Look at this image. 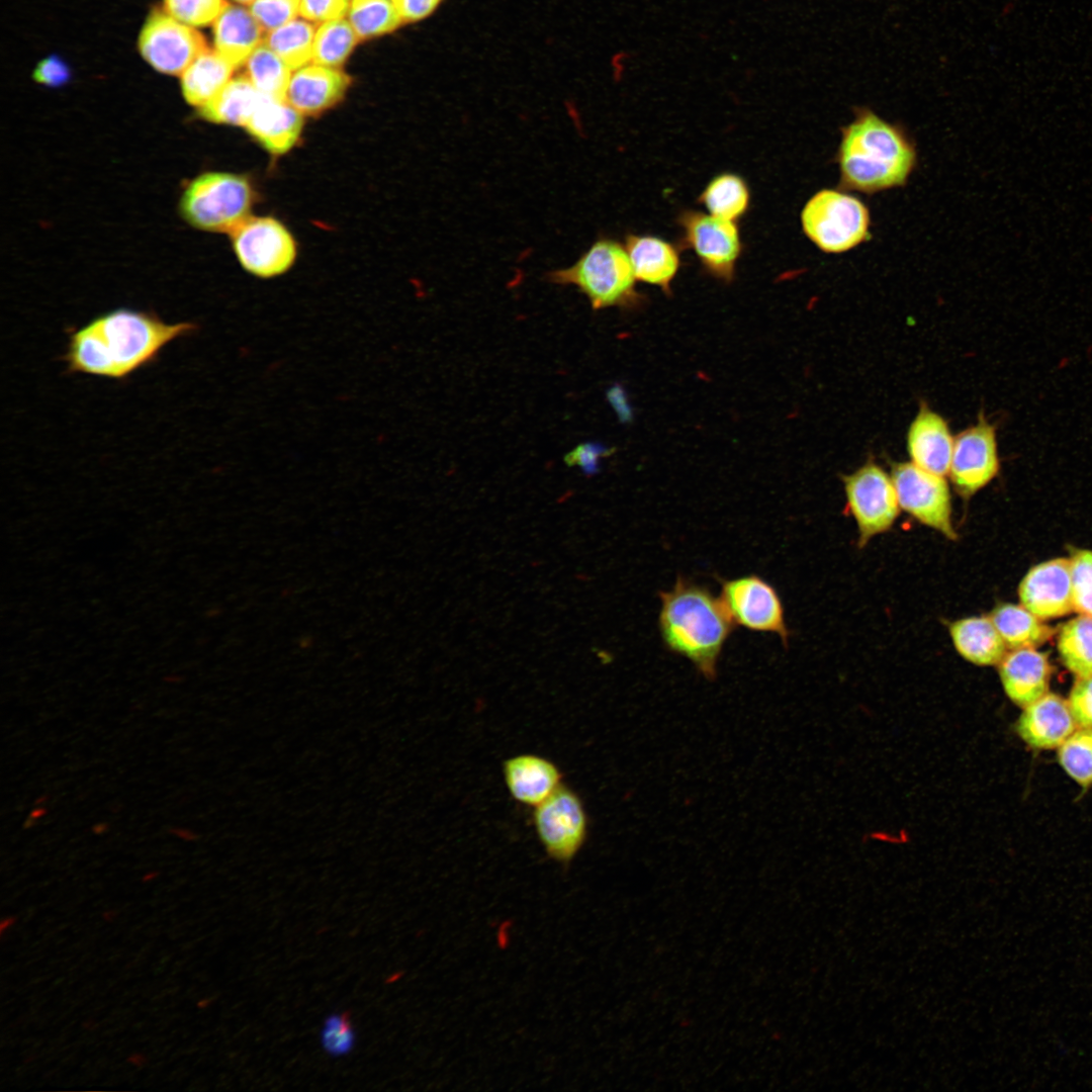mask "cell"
<instances>
[{"label": "cell", "instance_id": "44", "mask_svg": "<svg viewBox=\"0 0 1092 1092\" xmlns=\"http://www.w3.org/2000/svg\"><path fill=\"white\" fill-rule=\"evenodd\" d=\"M126 1062L135 1068H143L148 1060L147 1057L140 1052L132 1053L126 1058Z\"/></svg>", "mask_w": 1092, "mask_h": 1092}, {"label": "cell", "instance_id": "20", "mask_svg": "<svg viewBox=\"0 0 1092 1092\" xmlns=\"http://www.w3.org/2000/svg\"><path fill=\"white\" fill-rule=\"evenodd\" d=\"M998 671L1005 694L1017 706L1024 708L1049 692L1052 666L1035 648L1006 652Z\"/></svg>", "mask_w": 1092, "mask_h": 1092}, {"label": "cell", "instance_id": "13", "mask_svg": "<svg viewBox=\"0 0 1092 1092\" xmlns=\"http://www.w3.org/2000/svg\"><path fill=\"white\" fill-rule=\"evenodd\" d=\"M720 599L735 625L776 634L787 645L790 633L783 603L768 581L756 574L722 580Z\"/></svg>", "mask_w": 1092, "mask_h": 1092}, {"label": "cell", "instance_id": "30", "mask_svg": "<svg viewBox=\"0 0 1092 1092\" xmlns=\"http://www.w3.org/2000/svg\"><path fill=\"white\" fill-rule=\"evenodd\" d=\"M244 66L245 75L261 94L286 100L292 70L269 47L262 42Z\"/></svg>", "mask_w": 1092, "mask_h": 1092}, {"label": "cell", "instance_id": "2", "mask_svg": "<svg viewBox=\"0 0 1092 1092\" xmlns=\"http://www.w3.org/2000/svg\"><path fill=\"white\" fill-rule=\"evenodd\" d=\"M839 188L867 194L904 186L913 172L917 153L912 139L868 108L841 128L836 153Z\"/></svg>", "mask_w": 1092, "mask_h": 1092}, {"label": "cell", "instance_id": "1", "mask_svg": "<svg viewBox=\"0 0 1092 1092\" xmlns=\"http://www.w3.org/2000/svg\"><path fill=\"white\" fill-rule=\"evenodd\" d=\"M196 329L193 323L169 324L154 312L120 307L68 331L62 359L67 373L124 380L153 364L168 344Z\"/></svg>", "mask_w": 1092, "mask_h": 1092}, {"label": "cell", "instance_id": "36", "mask_svg": "<svg viewBox=\"0 0 1092 1092\" xmlns=\"http://www.w3.org/2000/svg\"><path fill=\"white\" fill-rule=\"evenodd\" d=\"M1069 560L1074 612L1092 617V551H1075Z\"/></svg>", "mask_w": 1092, "mask_h": 1092}, {"label": "cell", "instance_id": "47", "mask_svg": "<svg viewBox=\"0 0 1092 1092\" xmlns=\"http://www.w3.org/2000/svg\"><path fill=\"white\" fill-rule=\"evenodd\" d=\"M46 813H47L46 808H42V807L35 808L30 812L28 820H32V821L37 820L40 817H42Z\"/></svg>", "mask_w": 1092, "mask_h": 1092}, {"label": "cell", "instance_id": "49", "mask_svg": "<svg viewBox=\"0 0 1092 1092\" xmlns=\"http://www.w3.org/2000/svg\"><path fill=\"white\" fill-rule=\"evenodd\" d=\"M159 875H160V873L158 871H151V872L145 873L143 875V877H142V882H144V883L151 882V881L155 880L156 878H158Z\"/></svg>", "mask_w": 1092, "mask_h": 1092}, {"label": "cell", "instance_id": "5", "mask_svg": "<svg viewBox=\"0 0 1092 1092\" xmlns=\"http://www.w3.org/2000/svg\"><path fill=\"white\" fill-rule=\"evenodd\" d=\"M253 201V188L244 176L208 172L187 185L179 208L194 228L231 234L250 216Z\"/></svg>", "mask_w": 1092, "mask_h": 1092}, {"label": "cell", "instance_id": "15", "mask_svg": "<svg viewBox=\"0 0 1092 1092\" xmlns=\"http://www.w3.org/2000/svg\"><path fill=\"white\" fill-rule=\"evenodd\" d=\"M1020 603L1041 620L1074 612L1070 560L1056 558L1033 566L1022 578Z\"/></svg>", "mask_w": 1092, "mask_h": 1092}, {"label": "cell", "instance_id": "14", "mask_svg": "<svg viewBox=\"0 0 1092 1092\" xmlns=\"http://www.w3.org/2000/svg\"><path fill=\"white\" fill-rule=\"evenodd\" d=\"M685 242L695 251L705 269L713 276L730 281L741 252L736 223L699 211L679 215Z\"/></svg>", "mask_w": 1092, "mask_h": 1092}, {"label": "cell", "instance_id": "48", "mask_svg": "<svg viewBox=\"0 0 1092 1092\" xmlns=\"http://www.w3.org/2000/svg\"><path fill=\"white\" fill-rule=\"evenodd\" d=\"M101 917L106 922H112L117 917V911L113 909H108L102 913Z\"/></svg>", "mask_w": 1092, "mask_h": 1092}, {"label": "cell", "instance_id": "6", "mask_svg": "<svg viewBox=\"0 0 1092 1092\" xmlns=\"http://www.w3.org/2000/svg\"><path fill=\"white\" fill-rule=\"evenodd\" d=\"M805 235L821 251L847 252L871 237L868 207L857 197L835 189H822L801 213Z\"/></svg>", "mask_w": 1092, "mask_h": 1092}, {"label": "cell", "instance_id": "32", "mask_svg": "<svg viewBox=\"0 0 1092 1092\" xmlns=\"http://www.w3.org/2000/svg\"><path fill=\"white\" fill-rule=\"evenodd\" d=\"M358 40L348 19L339 18L323 22L315 30L311 63L340 68L349 58Z\"/></svg>", "mask_w": 1092, "mask_h": 1092}, {"label": "cell", "instance_id": "39", "mask_svg": "<svg viewBox=\"0 0 1092 1092\" xmlns=\"http://www.w3.org/2000/svg\"><path fill=\"white\" fill-rule=\"evenodd\" d=\"M1067 702L1077 726L1080 728H1091L1092 675L1077 678Z\"/></svg>", "mask_w": 1092, "mask_h": 1092}, {"label": "cell", "instance_id": "26", "mask_svg": "<svg viewBox=\"0 0 1092 1092\" xmlns=\"http://www.w3.org/2000/svg\"><path fill=\"white\" fill-rule=\"evenodd\" d=\"M235 70L215 50L207 49L181 74L185 100L190 105L202 107L233 78Z\"/></svg>", "mask_w": 1092, "mask_h": 1092}, {"label": "cell", "instance_id": "45", "mask_svg": "<svg viewBox=\"0 0 1092 1092\" xmlns=\"http://www.w3.org/2000/svg\"><path fill=\"white\" fill-rule=\"evenodd\" d=\"M170 832H171V834H174V835H176V836H178V837H180L182 839H185V840H194L197 837L194 832H192V831H190L188 829H185V828H176L175 827V828H172L170 830Z\"/></svg>", "mask_w": 1092, "mask_h": 1092}, {"label": "cell", "instance_id": "10", "mask_svg": "<svg viewBox=\"0 0 1092 1092\" xmlns=\"http://www.w3.org/2000/svg\"><path fill=\"white\" fill-rule=\"evenodd\" d=\"M208 49L203 35L171 16L165 9L149 14L139 36L143 58L158 72L180 75Z\"/></svg>", "mask_w": 1092, "mask_h": 1092}, {"label": "cell", "instance_id": "25", "mask_svg": "<svg viewBox=\"0 0 1092 1092\" xmlns=\"http://www.w3.org/2000/svg\"><path fill=\"white\" fill-rule=\"evenodd\" d=\"M263 96L245 74L239 75L198 109L208 121L246 127Z\"/></svg>", "mask_w": 1092, "mask_h": 1092}, {"label": "cell", "instance_id": "41", "mask_svg": "<svg viewBox=\"0 0 1092 1092\" xmlns=\"http://www.w3.org/2000/svg\"><path fill=\"white\" fill-rule=\"evenodd\" d=\"M32 77L34 81L46 86L60 87L70 80L71 71L60 57L51 56L37 64Z\"/></svg>", "mask_w": 1092, "mask_h": 1092}, {"label": "cell", "instance_id": "17", "mask_svg": "<svg viewBox=\"0 0 1092 1092\" xmlns=\"http://www.w3.org/2000/svg\"><path fill=\"white\" fill-rule=\"evenodd\" d=\"M1076 722L1068 702L1048 692L1023 708L1016 723L1019 737L1030 747H1059L1075 730Z\"/></svg>", "mask_w": 1092, "mask_h": 1092}, {"label": "cell", "instance_id": "43", "mask_svg": "<svg viewBox=\"0 0 1092 1092\" xmlns=\"http://www.w3.org/2000/svg\"><path fill=\"white\" fill-rule=\"evenodd\" d=\"M599 448L593 445H582L577 447L566 457V461L571 464H577L592 473L597 468L598 456H600Z\"/></svg>", "mask_w": 1092, "mask_h": 1092}, {"label": "cell", "instance_id": "28", "mask_svg": "<svg viewBox=\"0 0 1092 1092\" xmlns=\"http://www.w3.org/2000/svg\"><path fill=\"white\" fill-rule=\"evenodd\" d=\"M315 30L312 22L295 18L266 32L263 42L295 71L311 62Z\"/></svg>", "mask_w": 1092, "mask_h": 1092}, {"label": "cell", "instance_id": "27", "mask_svg": "<svg viewBox=\"0 0 1092 1092\" xmlns=\"http://www.w3.org/2000/svg\"><path fill=\"white\" fill-rule=\"evenodd\" d=\"M990 619L1009 649L1036 648L1052 636V629L1022 605L1001 604Z\"/></svg>", "mask_w": 1092, "mask_h": 1092}, {"label": "cell", "instance_id": "23", "mask_svg": "<svg viewBox=\"0 0 1092 1092\" xmlns=\"http://www.w3.org/2000/svg\"><path fill=\"white\" fill-rule=\"evenodd\" d=\"M625 248L636 279L669 292L670 283L679 267V257L674 247L656 237L629 235Z\"/></svg>", "mask_w": 1092, "mask_h": 1092}, {"label": "cell", "instance_id": "35", "mask_svg": "<svg viewBox=\"0 0 1092 1092\" xmlns=\"http://www.w3.org/2000/svg\"><path fill=\"white\" fill-rule=\"evenodd\" d=\"M356 1041L357 1034L349 1012H333L325 1018L320 1031V1043L327 1055L333 1058L345 1057L354 1050Z\"/></svg>", "mask_w": 1092, "mask_h": 1092}, {"label": "cell", "instance_id": "12", "mask_svg": "<svg viewBox=\"0 0 1092 1092\" xmlns=\"http://www.w3.org/2000/svg\"><path fill=\"white\" fill-rule=\"evenodd\" d=\"M1000 468L997 425L981 413L954 437L947 474L959 494L970 497L996 478Z\"/></svg>", "mask_w": 1092, "mask_h": 1092}, {"label": "cell", "instance_id": "52", "mask_svg": "<svg viewBox=\"0 0 1092 1092\" xmlns=\"http://www.w3.org/2000/svg\"><path fill=\"white\" fill-rule=\"evenodd\" d=\"M235 1L238 2L239 4H242V5H251L255 0H235Z\"/></svg>", "mask_w": 1092, "mask_h": 1092}, {"label": "cell", "instance_id": "29", "mask_svg": "<svg viewBox=\"0 0 1092 1092\" xmlns=\"http://www.w3.org/2000/svg\"><path fill=\"white\" fill-rule=\"evenodd\" d=\"M1063 664L1077 678L1092 675V617L1080 615L1064 624L1057 638Z\"/></svg>", "mask_w": 1092, "mask_h": 1092}, {"label": "cell", "instance_id": "16", "mask_svg": "<svg viewBox=\"0 0 1092 1092\" xmlns=\"http://www.w3.org/2000/svg\"><path fill=\"white\" fill-rule=\"evenodd\" d=\"M351 83L340 68L307 64L292 73L286 101L302 114L316 115L338 104Z\"/></svg>", "mask_w": 1092, "mask_h": 1092}, {"label": "cell", "instance_id": "8", "mask_svg": "<svg viewBox=\"0 0 1092 1092\" xmlns=\"http://www.w3.org/2000/svg\"><path fill=\"white\" fill-rule=\"evenodd\" d=\"M848 510L858 530V545L888 531L901 510L891 475L875 462H867L842 477Z\"/></svg>", "mask_w": 1092, "mask_h": 1092}, {"label": "cell", "instance_id": "53", "mask_svg": "<svg viewBox=\"0 0 1092 1092\" xmlns=\"http://www.w3.org/2000/svg\"><path fill=\"white\" fill-rule=\"evenodd\" d=\"M46 799H47V796H43V797H41V798L37 799V800H36V802H35V804H40V803H42V802H43V800H46Z\"/></svg>", "mask_w": 1092, "mask_h": 1092}, {"label": "cell", "instance_id": "34", "mask_svg": "<svg viewBox=\"0 0 1092 1092\" xmlns=\"http://www.w3.org/2000/svg\"><path fill=\"white\" fill-rule=\"evenodd\" d=\"M1058 760L1078 785H1092V727L1075 730L1059 747Z\"/></svg>", "mask_w": 1092, "mask_h": 1092}, {"label": "cell", "instance_id": "38", "mask_svg": "<svg viewBox=\"0 0 1092 1092\" xmlns=\"http://www.w3.org/2000/svg\"><path fill=\"white\" fill-rule=\"evenodd\" d=\"M250 11L265 32L278 28L299 14V0H255Z\"/></svg>", "mask_w": 1092, "mask_h": 1092}, {"label": "cell", "instance_id": "51", "mask_svg": "<svg viewBox=\"0 0 1092 1092\" xmlns=\"http://www.w3.org/2000/svg\"><path fill=\"white\" fill-rule=\"evenodd\" d=\"M105 829H106V824H96V825L93 826L94 832L98 833V834L103 832Z\"/></svg>", "mask_w": 1092, "mask_h": 1092}, {"label": "cell", "instance_id": "7", "mask_svg": "<svg viewBox=\"0 0 1092 1092\" xmlns=\"http://www.w3.org/2000/svg\"><path fill=\"white\" fill-rule=\"evenodd\" d=\"M532 822L547 856L569 864L583 847L588 835V816L580 796L562 784L535 806Z\"/></svg>", "mask_w": 1092, "mask_h": 1092}, {"label": "cell", "instance_id": "19", "mask_svg": "<svg viewBox=\"0 0 1092 1092\" xmlns=\"http://www.w3.org/2000/svg\"><path fill=\"white\" fill-rule=\"evenodd\" d=\"M954 437L947 422L921 403L906 437L911 462L927 471L945 475L948 473Z\"/></svg>", "mask_w": 1092, "mask_h": 1092}, {"label": "cell", "instance_id": "22", "mask_svg": "<svg viewBox=\"0 0 1092 1092\" xmlns=\"http://www.w3.org/2000/svg\"><path fill=\"white\" fill-rule=\"evenodd\" d=\"M212 24L214 50L236 69L244 66L266 33L250 9L229 3Z\"/></svg>", "mask_w": 1092, "mask_h": 1092}, {"label": "cell", "instance_id": "24", "mask_svg": "<svg viewBox=\"0 0 1092 1092\" xmlns=\"http://www.w3.org/2000/svg\"><path fill=\"white\" fill-rule=\"evenodd\" d=\"M948 630L957 652L973 664H998L1007 652L990 617L962 618L951 622Z\"/></svg>", "mask_w": 1092, "mask_h": 1092}, {"label": "cell", "instance_id": "40", "mask_svg": "<svg viewBox=\"0 0 1092 1092\" xmlns=\"http://www.w3.org/2000/svg\"><path fill=\"white\" fill-rule=\"evenodd\" d=\"M350 0H299L300 16L310 22L323 23L344 18Z\"/></svg>", "mask_w": 1092, "mask_h": 1092}, {"label": "cell", "instance_id": "42", "mask_svg": "<svg viewBox=\"0 0 1092 1092\" xmlns=\"http://www.w3.org/2000/svg\"><path fill=\"white\" fill-rule=\"evenodd\" d=\"M402 23L420 21L431 15L442 0H391Z\"/></svg>", "mask_w": 1092, "mask_h": 1092}, {"label": "cell", "instance_id": "9", "mask_svg": "<svg viewBox=\"0 0 1092 1092\" xmlns=\"http://www.w3.org/2000/svg\"><path fill=\"white\" fill-rule=\"evenodd\" d=\"M891 477L903 511L945 538L957 540L958 533L951 520V496L944 475L922 469L912 462H895Z\"/></svg>", "mask_w": 1092, "mask_h": 1092}, {"label": "cell", "instance_id": "33", "mask_svg": "<svg viewBox=\"0 0 1092 1092\" xmlns=\"http://www.w3.org/2000/svg\"><path fill=\"white\" fill-rule=\"evenodd\" d=\"M347 15L359 40L389 33L402 23L391 0H350Z\"/></svg>", "mask_w": 1092, "mask_h": 1092}, {"label": "cell", "instance_id": "46", "mask_svg": "<svg viewBox=\"0 0 1092 1092\" xmlns=\"http://www.w3.org/2000/svg\"><path fill=\"white\" fill-rule=\"evenodd\" d=\"M16 921L17 917L14 915H8L3 917L0 922V934L4 935V933L8 929H10L16 923Z\"/></svg>", "mask_w": 1092, "mask_h": 1092}, {"label": "cell", "instance_id": "31", "mask_svg": "<svg viewBox=\"0 0 1092 1092\" xmlns=\"http://www.w3.org/2000/svg\"><path fill=\"white\" fill-rule=\"evenodd\" d=\"M700 200L710 214L735 221L748 207L749 191L741 177L725 173L710 181Z\"/></svg>", "mask_w": 1092, "mask_h": 1092}, {"label": "cell", "instance_id": "18", "mask_svg": "<svg viewBox=\"0 0 1092 1092\" xmlns=\"http://www.w3.org/2000/svg\"><path fill=\"white\" fill-rule=\"evenodd\" d=\"M503 777L511 797L533 808L563 784L559 766L536 753H519L505 759Z\"/></svg>", "mask_w": 1092, "mask_h": 1092}, {"label": "cell", "instance_id": "11", "mask_svg": "<svg viewBox=\"0 0 1092 1092\" xmlns=\"http://www.w3.org/2000/svg\"><path fill=\"white\" fill-rule=\"evenodd\" d=\"M231 236L240 263L256 276L280 275L294 262L296 246L293 237L277 219L249 216Z\"/></svg>", "mask_w": 1092, "mask_h": 1092}, {"label": "cell", "instance_id": "50", "mask_svg": "<svg viewBox=\"0 0 1092 1092\" xmlns=\"http://www.w3.org/2000/svg\"><path fill=\"white\" fill-rule=\"evenodd\" d=\"M82 1026L85 1029L92 1030L96 1027V1023L93 1019H88L82 1023Z\"/></svg>", "mask_w": 1092, "mask_h": 1092}, {"label": "cell", "instance_id": "3", "mask_svg": "<svg viewBox=\"0 0 1092 1092\" xmlns=\"http://www.w3.org/2000/svg\"><path fill=\"white\" fill-rule=\"evenodd\" d=\"M659 598L658 627L665 647L690 660L705 678L715 679L720 654L735 625L721 599L682 577Z\"/></svg>", "mask_w": 1092, "mask_h": 1092}, {"label": "cell", "instance_id": "4", "mask_svg": "<svg viewBox=\"0 0 1092 1092\" xmlns=\"http://www.w3.org/2000/svg\"><path fill=\"white\" fill-rule=\"evenodd\" d=\"M546 278L551 283L576 286L594 309L633 307L640 301L627 250L611 239L596 241L573 265L553 270Z\"/></svg>", "mask_w": 1092, "mask_h": 1092}, {"label": "cell", "instance_id": "37", "mask_svg": "<svg viewBox=\"0 0 1092 1092\" xmlns=\"http://www.w3.org/2000/svg\"><path fill=\"white\" fill-rule=\"evenodd\" d=\"M164 9L174 18L192 27L213 23L225 0H163Z\"/></svg>", "mask_w": 1092, "mask_h": 1092}, {"label": "cell", "instance_id": "21", "mask_svg": "<svg viewBox=\"0 0 1092 1092\" xmlns=\"http://www.w3.org/2000/svg\"><path fill=\"white\" fill-rule=\"evenodd\" d=\"M302 115L286 100L264 95L246 128L266 151L281 155L297 143L303 126Z\"/></svg>", "mask_w": 1092, "mask_h": 1092}]
</instances>
